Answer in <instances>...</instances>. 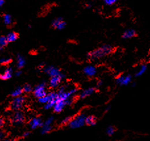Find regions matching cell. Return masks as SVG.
Returning <instances> with one entry per match:
<instances>
[{
  "label": "cell",
  "instance_id": "cell-25",
  "mask_svg": "<svg viewBox=\"0 0 150 141\" xmlns=\"http://www.w3.org/2000/svg\"><path fill=\"white\" fill-rule=\"evenodd\" d=\"M22 89L23 92H25L26 93H29L32 91V86L30 85V84H25Z\"/></svg>",
  "mask_w": 150,
  "mask_h": 141
},
{
  "label": "cell",
  "instance_id": "cell-13",
  "mask_svg": "<svg viewBox=\"0 0 150 141\" xmlns=\"http://www.w3.org/2000/svg\"><path fill=\"white\" fill-rule=\"evenodd\" d=\"M83 72L87 76L92 77L96 74V68L93 66H87L83 69Z\"/></svg>",
  "mask_w": 150,
  "mask_h": 141
},
{
  "label": "cell",
  "instance_id": "cell-15",
  "mask_svg": "<svg viewBox=\"0 0 150 141\" xmlns=\"http://www.w3.org/2000/svg\"><path fill=\"white\" fill-rule=\"evenodd\" d=\"M137 36V33L134 30L129 29L126 30V31L123 33L122 37L123 39H130L134 37H136Z\"/></svg>",
  "mask_w": 150,
  "mask_h": 141
},
{
  "label": "cell",
  "instance_id": "cell-12",
  "mask_svg": "<svg viewBox=\"0 0 150 141\" xmlns=\"http://www.w3.org/2000/svg\"><path fill=\"white\" fill-rule=\"evenodd\" d=\"M63 78H64V77L61 76L51 77V79L50 81V86L51 88L57 87Z\"/></svg>",
  "mask_w": 150,
  "mask_h": 141
},
{
  "label": "cell",
  "instance_id": "cell-35",
  "mask_svg": "<svg viewBox=\"0 0 150 141\" xmlns=\"http://www.w3.org/2000/svg\"><path fill=\"white\" fill-rule=\"evenodd\" d=\"M30 133L29 132H25L23 134V137H27L28 136H29Z\"/></svg>",
  "mask_w": 150,
  "mask_h": 141
},
{
  "label": "cell",
  "instance_id": "cell-18",
  "mask_svg": "<svg viewBox=\"0 0 150 141\" xmlns=\"http://www.w3.org/2000/svg\"><path fill=\"white\" fill-rule=\"evenodd\" d=\"M7 37V40L8 43H11V42L15 41L18 37V34L17 33H16L15 32H12L9 33L7 34V36H6Z\"/></svg>",
  "mask_w": 150,
  "mask_h": 141
},
{
  "label": "cell",
  "instance_id": "cell-10",
  "mask_svg": "<svg viewBox=\"0 0 150 141\" xmlns=\"http://www.w3.org/2000/svg\"><path fill=\"white\" fill-rule=\"evenodd\" d=\"M65 106H66V103L65 101H63L62 100H60L59 98H57L56 100L55 104L53 106V108L54 110V111L57 113H59L64 109Z\"/></svg>",
  "mask_w": 150,
  "mask_h": 141
},
{
  "label": "cell",
  "instance_id": "cell-23",
  "mask_svg": "<svg viewBox=\"0 0 150 141\" xmlns=\"http://www.w3.org/2000/svg\"><path fill=\"white\" fill-rule=\"evenodd\" d=\"M3 21L6 25L9 26L11 24V23H12V18H11V15H9V14H5L3 15Z\"/></svg>",
  "mask_w": 150,
  "mask_h": 141
},
{
  "label": "cell",
  "instance_id": "cell-38",
  "mask_svg": "<svg viewBox=\"0 0 150 141\" xmlns=\"http://www.w3.org/2000/svg\"><path fill=\"white\" fill-rule=\"evenodd\" d=\"M102 81H99V82H98V83H97V86H101V85H102Z\"/></svg>",
  "mask_w": 150,
  "mask_h": 141
},
{
  "label": "cell",
  "instance_id": "cell-8",
  "mask_svg": "<svg viewBox=\"0 0 150 141\" xmlns=\"http://www.w3.org/2000/svg\"><path fill=\"white\" fill-rule=\"evenodd\" d=\"M131 80H132V77L130 75H121L117 77L116 82L120 85H127L130 83Z\"/></svg>",
  "mask_w": 150,
  "mask_h": 141
},
{
  "label": "cell",
  "instance_id": "cell-5",
  "mask_svg": "<svg viewBox=\"0 0 150 141\" xmlns=\"http://www.w3.org/2000/svg\"><path fill=\"white\" fill-rule=\"evenodd\" d=\"M25 120V115L23 114V112L20 111V110L16 111L15 114L13 115L12 117H11V122L13 124H15V125H20V124L24 123Z\"/></svg>",
  "mask_w": 150,
  "mask_h": 141
},
{
  "label": "cell",
  "instance_id": "cell-17",
  "mask_svg": "<svg viewBox=\"0 0 150 141\" xmlns=\"http://www.w3.org/2000/svg\"><path fill=\"white\" fill-rule=\"evenodd\" d=\"M96 121H97V119L96 117L93 116H89L86 117L85 119V124L89 126H93L95 125Z\"/></svg>",
  "mask_w": 150,
  "mask_h": 141
},
{
  "label": "cell",
  "instance_id": "cell-34",
  "mask_svg": "<svg viewBox=\"0 0 150 141\" xmlns=\"http://www.w3.org/2000/svg\"><path fill=\"white\" fill-rule=\"evenodd\" d=\"M22 74V72L20 71V70H18V71H17L15 72V76H20V74Z\"/></svg>",
  "mask_w": 150,
  "mask_h": 141
},
{
  "label": "cell",
  "instance_id": "cell-26",
  "mask_svg": "<svg viewBox=\"0 0 150 141\" xmlns=\"http://www.w3.org/2000/svg\"><path fill=\"white\" fill-rule=\"evenodd\" d=\"M115 132V129L113 126H111V125L109 126L106 129V133L107 135L109 136H111L113 135Z\"/></svg>",
  "mask_w": 150,
  "mask_h": 141
},
{
  "label": "cell",
  "instance_id": "cell-36",
  "mask_svg": "<svg viewBox=\"0 0 150 141\" xmlns=\"http://www.w3.org/2000/svg\"><path fill=\"white\" fill-rule=\"evenodd\" d=\"M4 3H5L4 0H0V7H2V6L3 5Z\"/></svg>",
  "mask_w": 150,
  "mask_h": 141
},
{
  "label": "cell",
  "instance_id": "cell-32",
  "mask_svg": "<svg viewBox=\"0 0 150 141\" xmlns=\"http://www.w3.org/2000/svg\"><path fill=\"white\" fill-rule=\"evenodd\" d=\"M4 125V120L1 117H0V128H1Z\"/></svg>",
  "mask_w": 150,
  "mask_h": 141
},
{
  "label": "cell",
  "instance_id": "cell-7",
  "mask_svg": "<svg viewBox=\"0 0 150 141\" xmlns=\"http://www.w3.org/2000/svg\"><path fill=\"white\" fill-rule=\"evenodd\" d=\"M57 94L55 92H51L50 93H47L46 95L44 96L43 97H41L38 98L39 102L42 103V104H46L50 101L55 100L57 99Z\"/></svg>",
  "mask_w": 150,
  "mask_h": 141
},
{
  "label": "cell",
  "instance_id": "cell-40",
  "mask_svg": "<svg viewBox=\"0 0 150 141\" xmlns=\"http://www.w3.org/2000/svg\"><path fill=\"white\" fill-rule=\"evenodd\" d=\"M2 49H3V47H1V45H0V50H1Z\"/></svg>",
  "mask_w": 150,
  "mask_h": 141
},
{
  "label": "cell",
  "instance_id": "cell-9",
  "mask_svg": "<svg viewBox=\"0 0 150 141\" xmlns=\"http://www.w3.org/2000/svg\"><path fill=\"white\" fill-rule=\"evenodd\" d=\"M66 26V22H65L62 18H57L53 20L51 22V26L56 30H63Z\"/></svg>",
  "mask_w": 150,
  "mask_h": 141
},
{
  "label": "cell",
  "instance_id": "cell-14",
  "mask_svg": "<svg viewBox=\"0 0 150 141\" xmlns=\"http://www.w3.org/2000/svg\"><path fill=\"white\" fill-rule=\"evenodd\" d=\"M13 70L11 67H8L5 70L3 74H0V79H3V80H7V79H10L12 77Z\"/></svg>",
  "mask_w": 150,
  "mask_h": 141
},
{
  "label": "cell",
  "instance_id": "cell-3",
  "mask_svg": "<svg viewBox=\"0 0 150 141\" xmlns=\"http://www.w3.org/2000/svg\"><path fill=\"white\" fill-rule=\"evenodd\" d=\"M25 102V98L22 96H19V97H15L13 100L11 101L10 108L11 110H15V111H18V110L22 108L23 105Z\"/></svg>",
  "mask_w": 150,
  "mask_h": 141
},
{
  "label": "cell",
  "instance_id": "cell-2",
  "mask_svg": "<svg viewBox=\"0 0 150 141\" xmlns=\"http://www.w3.org/2000/svg\"><path fill=\"white\" fill-rule=\"evenodd\" d=\"M86 115L84 114H79L73 119H71L68 123L71 129H78L82 127L85 124Z\"/></svg>",
  "mask_w": 150,
  "mask_h": 141
},
{
  "label": "cell",
  "instance_id": "cell-39",
  "mask_svg": "<svg viewBox=\"0 0 150 141\" xmlns=\"http://www.w3.org/2000/svg\"><path fill=\"white\" fill-rule=\"evenodd\" d=\"M3 141H14L13 140H10V139H7V140H4Z\"/></svg>",
  "mask_w": 150,
  "mask_h": 141
},
{
  "label": "cell",
  "instance_id": "cell-29",
  "mask_svg": "<svg viewBox=\"0 0 150 141\" xmlns=\"http://www.w3.org/2000/svg\"><path fill=\"white\" fill-rule=\"evenodd\" d=\"M53 120H54V118H53V117H50L46 119L45 123H43V124H44V125H52L53 122Z\"/></svg>",
  "mask_w": 150,
  "mask_h": 141
},
{
  "label": "cell",
  "instance_id": "cell-30",
  "mask_svg": "<svg viewBox=\"0 0 150 141\" xmlns=\"http://www.w3.org/2000/svg\"><path fill=\"white\" fill-rule=\"evenodd\" d=\"M105 4H106L107 5H112L117 1V0H103Z\"/></svg>",
  "mask_w": 150,
  "mask_h": 141
},
{
  "label": "cell",
  "instance_id": "cell-31",
  "mask_svg": "<svg viewBox=\"0 0 150 141\" xmlns=\"http://www.w3.org/2000/svg\"><path fill=\"white\" fill-rule=\"evenodd\" d=\"M71 117H67L64 118L61 121V124L62 125H66V124H68L69 123V121H71Z\"/></svg>",
  "mask_w": 150,
  "mask_h": 141
},
{
  "label": "cell",
  "instance_id": "cell-24",
  "mask_svg": "<svg viewBox=\"0 0 150 141\" xmlns=\"http://www.w3.org/2000/svg\"><path fill=\"white\" fill-rule=\"evenodd\" d=\"M56 100L50 101V102L46 103V104H45V105H44V108H45L46 110H50L51 108H52L53 107V106H54V104H55Z\"/></svg>",
  "mask_w": 150,
  "mask_h": 141
},
{
  "label": "cell",
  "instance_id": "cell-16",
  "mask_svg": "<svg viewBox=\"0 0 150 141\" xmlns=\"http://www.w3.org/2000/svg\"><path fill=\"white\" fill-rule=\"evenodd\" d=\"M95 88L93 87H90L85 89L80 94V98H84L89 97V96L92 95V94L95 92Z\"/></svg>",
  "mask_w": 150,
  "mask_h": 141
},
{
  "label": "cell",
  "instance_id": "cell-20",
  "mask_svg": "<svg viewBox=\"0 0 150 141\" xmlns=\"http://www.w3.org/2000/svg\"><path fill=\"white\" fill-rule=\"evenodd\" d=\"M22 89L21 87H17L16 88L15 90L13 91L11 93V96L13 97H19V96H21L22 93Z\"/></svg>",
  "mask_w": 150,
  "mask_h": 141
},
{
  "label": "cell",
  "instance_id": "cell-11",
  "mask_svg": "<svg viewBox=\"0 0 150 141\" xmlns=\"http://www.w3.org/2000/svg\"><path fill=\"white\" fill-rule=\"evenodd\" d=\"M29 123L30 125V128L32 129H35L38 127H42V125H43L42 119L40 117H33V118L30 119Z\"/></svg>",
  "mask_w": 150,
  "mask_h": 141
},
{
  "label": "cell",
  "instance_id": "cell-4",
  "mask_svg": "<svg viewBox=\"0 0 150 141\" xmlns=\"http://www.w3.org/2000/svg\"><path fill=\"white\" fill-rule=\"evenodd\" d=\"M46 83L42 82L36 86V87L34 89L33 93L34 95L38 98L43 97L46 95Z\"/></svg>",
  "mask_w": 150,
  "mask_h": 141
},
{
  "label": "cell",
  "instance_id": "cell-33",
  "mask_svg": "<svg viewBox=\"0 0 150 141\" xmlns=\"http://www.w3.org/2000/svg\"><path fill=\"white\" fill-rule=\"evenodd\" d=\"M4 137V133L1 130H0V140H1Z\"/></svg>",
  "mask_w": 150,
  "mask_h": 141
},
{
  "label": "cell",
  "instance_id": "cell-27",
  "mask_svg": "<svg viewBox=\"0 0 150 141\" xmlns=\"http://www.w3.org/2000/svg\"><path fill=\"white\" fill-rule=\"evenodd\" d=\"M8 44V41L7 40L6 36H1L0 37V45L1 47H5Z\"/></svg>",
  "mask_w": 150,
  "mask_h": 141
},
{
  "label": "cell",
  "instance_id": "cell-1",
  "mask_svg": "<svg viewBox=\"0 0 150 141\" xmlns=\"http://www.w3.org/2000/svg\"><path fill=\"white\" fill-rule=\"evenodd\" d=\"M113 51L112 47L109 45H104L97 49H94L87 54V57L90 60H96L104 58L109 55Z\"/></svg>",
  "mask_w": 150,
  "mask_h": 141
},
{
  "label": "cell",
  "instance_id": "cell-21",
  "mask_svg": "<svg viewBox=\"0 0 150 141\" xmlns=\"http://www.w3.org/2000/svg\"><path fill=\"white\" fill-rule=\"evenodd\" d=\"M147 64H142L141 65V66H140V68L139 69V70L136 73L135 76L136 77H139V76H141L142 75L145 73V72L147 70Z\"/></svg>",
  "mask_w": 150,
  "mask_h": 141
},
{
  "label": "cell",
  "instance_id": "cell-19",
  "mask_svg": "<svg viewBox=\"0 0 150 141\" xmlns=\"http://www.w3.org/2000/svg\"><path fill=\"white\" fill-rule=\"evenodd\" d=\"M26 64V60L25 58L21 55L17 56V68L18 69L22 68Z\"/></svg>",
  "mask_w": 150,
  "mask_h": 141
},
{
  "label": "cell",
  "instance_id": "cell-22",
  "mask_svg": "<svg viewBox=\"0 0 150 141\" xmlns=\"http://www.w3.org/2000/svg\"><path fill=\"white\" fill-rule=\"evenodd\" d=\"M52 129V126L51 125H42V129H41V133L43 135H46L50 132Z\"/></svg>",
  "mask_w": 150,
  "mask_h": 141
},
{
  "label": "cell",
  "instance_id": "cell-28",
  "mask_svg": "<svg viewBox=\"0 0 150 141\" xmlns=\"http://www.w3.org/2000/svg\"><path fill=\"white\" fill-rule=\"evenodd\" d=\"M11 62V58H2V59H0V64L1 65L8 64Z\"/></svg>",
  "mask_w": 150,
  "mask_h": 141
},
{
  "label": "cell",
  "instance_id": "cell-37",
  "mask_svg": "<svg viewBox=\"0 0 150 141\" xmlns=\"http://www.w3.org/2000/svg\"><path fill=\"white\" fill-rule=\"evenodd\" d=\"M91 7H92V5L90 4V3H88L87 5H86V7H87L88 9H90Z\"/></svg>",
  "mask_w": 150,
  "mask_h": 141
},
{
  "label": "cell",
  "instance_id": "cell-6",
  "mask_svg": "<svg viewBox=\"0 0 150 141\" xmlns=\"http://www.w3.org/2000/svg\"><path fill=\"white\" fill-rule=\"evenodd\" d=\"M44 72L51 77L61 76L65 77L64 74H62L61 72L57 68L53 66H49L46 67L45 68H44Z\"/></svg>",
  "mask_w": 150,
  "mask_h": 141
}]
</instances>
